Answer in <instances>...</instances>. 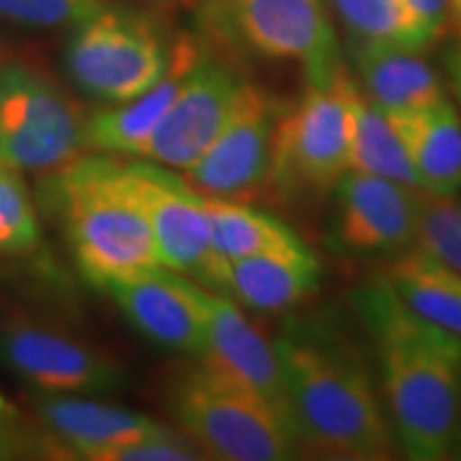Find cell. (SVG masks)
<instances>
[{
	"label": "cell",
	"mask_w": 461,
	"mask_h": 461,
	"mask_svg": "<svg viewBox=\"0 0 461 461\" xmlns=\"http://www.w3.org/2000/svg\"><path fill=\"white\" fill-rule=\"evenodd\" d=\"M299 453L339 461L395 457L397 440L363 355L327 319L286 321L276 339Z\"/></svg>",
	"instance_id": "obj_1"
},
{
	"label": "cell",
	"mask_w": 461,
	"mask_h": 461,
	"mask_svg": "<svg viewBox=\"0 0 461 461\" xmlns=\"http://www.w3.org/2000/svg\"><path fill=\"white\" fill-rule=\"evenodd\" d=\"M355 303L402 451L417 461L451 457L461 429V338L414 314L383 274L359 288Z\"/></svg>",
	"instance_id": "obj_2"
},
{
	"label": "cell",
	"mask_w": 461,
	"mask_h": 461,
	"mask_svg": "<svg viewBox=\"0 0 461 461\" xmlns=\"http://www.w3.org/2000/svg\"><path fill=\"white\" fill-rule=\"evenodd\" d=\"M39 201L60 222L77 269L92 286L163 267L129 163L113 154L86 152L45 171Z\"/></svg>",
	"instance_id": "obj_3"
},
{
	"label": "cell",
	"mask_w": 461,
	"mask_h": 461,
	"mask_svg": "<svg viewBox=\"0 0 461 461\" xmlns=\"http://www.w3.org/2000/svg\"><path fill=\"white\" fill-rule=\"evenodd\" d=\"M165 403L177 429L218 461H285L299 457L291 423L265 397L197 359L165 387Z\"/></svg>",
	"instance_id": "obj_4"
},
{
	"label": "cell",
	"mask_w": 461,
	"mask_h": 461,
	"mask_svg": "<svg viewBox=\"0 0 461 461\" xmlns=\"http://www.w3.org/2000/svg\"><path fill=\"white\" fill-rule=\"evenodd\" d=\"M201 28L218 48L295 62L305 84L327 86L346 68L327 0H205Z\"/></svg>",
	"instance_id": "obj_5"
},
{
	"label": "cell",
	"mask_w": 461,
	"mask_h": 461,
	"mask_svg": "<svg viewBox=\"0 0 461 461\" xmlns=\"http://www.w3.org/2000/svg\"><path fill=\"white\" fill-rule=\"evenodd\" d=\"M353 77L344 71L327 86L305 84L303 95L285 107L276 129L265 199L312 205L333 193L350 171Z\"/></svg>",
	"instance_id": "obj_6"
},
{
	"label": "cell",
	"mask_w": 461,
	"mask_h": 461,
	"mask_svg": "<svg viewBox=\"0 0 461 461\" xmlns=\"http://www.w3.org/2000/svg\"><path fill=\"white\" fill-rule=\"evenodd\" d=\"M173 43L176 37L157 14L107 5L73 26L65 50L67 73L84 95L118 105L163 77Z\"/></svg>",
	"instance_id": "obj_7"
},
{
	"label": "cell",
	"mask_w": 461,
	"mask_h": 461,
	"mask_svg": "<svg viewBox=\"0 0 461 461\" xmlns=\"http://www.w3.org/2000/svg\"><path fill=\"white\" fill-rule=\"evenodd\" d=\"M88 152V113L37 68H0V160L22 171H51Z\"/></svg>",
	"instance_id": "obj_8"
},
{
	"label": "cell",
	"mask_w": 461,
	"mask_h": 461,
	"mask_svg": "<svg viewBox=\"0 0 461 461\" xmlns=\"http://www.w3.org/2000/svg\"><path fill=\"white\" fill-rule=\"evenodd\" d=\"M285 105L272 92L246 79L214 141L182 180L203 199L255 203L265 199L276 129Z\"/></svg>",
	"instance_id": "obj_9"
},
{
	"label": "cell",
	"mask_w": 461,
	"mask_h": 461,
	"mask_svg": "<svg viewBox=\"0 0 461 461\" xmlns=\"http://www.w3.org/2000/svg\"><path fill=\"white\" fill-rule=\"evenodd\" d=\"M0 366L39 393L113 395L129 367L99 346L26 319L0 322Z\"/></svg>",
	"instance_id": "obj_10"
},
{
	"label": "cell",
	"mask_w": 461,
	"mask_h": 461,
	"mask_svg": "<svg viewBox=\"0 0 461 461\" xmlns=\"http://www.w3.org/2000/svg\"><path fill=\"white\" fill-rule=\"evenodd\" d=\"M244 84V73L227 58V50H214L205 41L203 54L176 103L137 158L169 169H188L214 141Z\"/></svg>",
	"instance_id": "obj_11"
},
{
	"label": "cell",
	"mask_w": 461,
	"mask_h": 461,
	"mask_svg": "<svg viewBox=\"0 0 461 461\" xmlns=\"http://www.w3.org/2000/svg\"><path fill=\"white\" fill-rule=\"evenodd\" d=\"M331 194V244L344 255L395 257L417 241L419 188L348 171Z\"/></svg>",
	"instance_id": "obj_12"
},
{
	"label": "cell",
	"mask_w": 461,
	"mask_h": 461,
	"mask_svg": "<svg viewBox=\"0 0 461 461\" xmlns=\"http://www.w3.org/2000/svg\"><path fill=\"white\" fill-rule=\"evenodd\" d=\"M105 291L129 325L167 353L199 359L205 348L203 286L167 267L107 282Z\"/></svg>",
	"instance_id": "obj_13"
},
{
	"label": "cell",
	"mask_w": 461,
	"mask_h": 461,
	"mask_svg": "<svg viewBox=\"0 0 461 461\" xmlns=\"http://www.w3.org/2000/svg\"><path fill=\"white\" fill-rule=\"evenodd\" d=\"M129 171L152 227L160 265L203 286L212 265L203 201L182 176H173L163 165L132 160Z\"/></svg>",
	"instance_id": "obj_14"
},
{
	"label": "cell",
	"mask_w": 461,
	"mask_h": 461,
	"mask_svg": "<svg viewBox=\"0 0 461 461\" xmlns=\"http://www.w3.org/2000/svg\"><path fill=\"white\" fill-rule=\"evenodd\" d=\"M322 265L314 250L297 244L241 258H212L205 288L258 314H282L321 288Z\"/></svg>",
	"instance_id": "obj_15"
},
{
	"label": "cell",
	"mask_w": 461,
	"mask_h": 461,
	"mask_svg": "<svg viewBox=\"0 0 461 461\" xmlns=\"http://www.w3.org/2000/svg\"><path fill=\"white\" fill-rule=\"evenodd\" d=\"M28 400L32 414L60 447L65 461H99L107 448L169 429L148 414L92 400L90 395L32 391Z\"/></svg>",
	"instance_id": "obj_16"
},
{
	"label": "cell",
	"mask_w": 461,
	"mask_h": 461,
	"mask_svg": "<svg viewBox=\"0 0 461 461\" xmlns=\"http://www.w3.org/2000/svg\"><path fill=\"white\" fill-rule=\"evenodd\" d=\"M203 312L205 348L199 359L240 380L288 419L285 380L276 344L265 338L255 321L244 314L240 303L205 286Z\"/></svg>",
	"instance_id": "obj_17"
},
{
	"label": "cell",
	"mask_w": 461,
	"mask_h": 461,
	"mask_svg": "<svg viewBox=\"0 0 461 461\" xmlns=\"http://www.w3.org/2000/svg\"><path fill=\"white\" fill-rule=\"evenodd\" d=\"M203 50V39L177 34L169 68L152 88L135 99L88 115V149L113 157H140L146 141L176 103Z\"/></svg>",
	"instance_id": "obj_18"
},
{
	"label": "cell",
	"mask_w": 461,
	"mask_h": 461,
	"mask_svg": "<svg viewBox=\"0 0 461 461\" xmlns=\"http://www.w3.org/2000/svg\"><path fill=\"white\" fill-rule=\"evenodd\" d=\"M411 158L417 186L436 197L461 193V118L448 99L389 115Z\"/></svg>",
	"instance_id": "obj_19"
},
{
	"label": "cell",
	"mask_w": 461,
	"mask_h": 461,
	"mask_svg": "<svg viewBox=\"0 0 461 461\" xmlns=\"http://www.w3.org/2000/svg\"><path fill=\"white\" fill-rule=\"evenodd\" d=\"M361 90L387 115L417 112L447 99L423 51L402 45H350Z\"/></svg>",
	"instance_id": "obj_20"
},
{
	"label": "cell",
	"mask_w": 461,
	"mask_h": 461,
	"mask_svg": "<svg viewBox=\"0 0 461 461\" xmlns=\"http://www.w3.org/2000/svg\"><path fill=\"white\" fill-rule=\"evenodd\" d=\"M383 278L414 314L461 338V274L420 246L406 248Z\"/></svg>",
	"instance_id": "obj_21"
},
{
	"label": "cell",
	"mask_w": 461,
	"mask_h": 461,
	"mask_svg": "<svg viewBox=\"0 0 461 461\" xmlns=\"http://www.w3.org/2000/svg\"><path fill=\"white\" fill-rule=\"evenodd\" d=\"M350 105V171L419 188L411 158L389 115L353 79Z\"/></svg>",
	"instance_id": "obj_22"
},
{
	"label": "cell",
	"mask_w": 461,
	"mask_h": 461,
	"mask_svg": "<svg viewBox=\"0 0 461 461\" xmlns=\"http://www.w3.org/2000/svg\"><path fill=\"white\" fill-rule=\"evenodd\" d=\"M212 258H241L302 244L295 229L278 216L241 201L203 199Z\"/></svg>",
	"instance_id": "obj_23"
},
{
	"label": "cell",
	"mask_w": 461,
	"mask_h": 461,
	"mask_svg": "<svg viewBox=\"0 0 461 461\" xmlns=\"http://www.w3.org/2000/svg\"><path fill=\"white\" fill-rule=\"evenodd\" d=\"M350 45H402L411 50L402 0H327Z\"/></svg>",
	"instance_id": "obj_24"
},
{
	"label": "cell",
	"mask_w": 461,
	"mask_h": 461,
	"mask_svg": "<svg viewBox=\"0 0 461 461\" xmlns=\"http://www.w3.org/2000/svg\"><path fill=\"white\" fill-rule=\"evenodd\" d=\"M43 229L22 169L0 160V257L31 252Z\"/></svg>",
	"instance_id": "obj_25"
},
{
	"label": "cell",
	"mask_w": 461,
	"mask_h": 461,
	"mask_svg": "<svg viewBox=\"0 0 461 461\" xmlns=\"http://www.w3.org/2000/svg\"><path fill=\"white\" fill-rule=\"evenodd\" d=\"M0 461H65L32 411L0 395Z\"/></svg>",
	"instance_id": "obj_26"
},
{
	"label": "cell",
	"mask_w": 461,
	"mask_h": 461,
	"mask_svg": "<svg viewBox=\"0 0 461 461\" xmlns=\"http://www.w3.org/2000/svg\"><path fill=\"white\" fill-rule=\"evenodd\" d=\"M417 246L461 274V205L420 190Z\"/></svg>",
	"instance_id": "obj_27"
},
{
	"label": "cell",
	"mask_w": 461,
	"mask_h": 461,
	"mask_svg": "<svg viewBox=\"0 0 461 461\" xmlns=\"http://www.w3.org/2000/svg\"><path fill=\"white\" fill-rule=\"evenodd\" d=\"M107 5V0H0V22L24 28H73Z\"/></svg>",
	"instance_id": "obj_28"
},
{
	"label": "cell",
	"mask_w": 461,
	"mask_h": 461,
	"mask_svg": "<svg viewBox=\"0 0 461 461\" xmlns=\"http://www.w3.org/2000/svg\"><path fill=\"white\" fill-rule=\"evenodd\" d=\"M205 459L180 429H165L160 434L124 442L101 453L99 461H199Z\"/></svg>",
	"instance_id": "obj_29"
},
{
	"label": "cell",
	"mask_w": 461,
	"mask_h": 461,
	"mask_svg": "<svg viewBox=\"0 0 461 461\" xmlns=\"http://www.w3.org/2000/svg\"><path fill=\"white\" fill-rule=\"evenodd\" d=\"M408 17L411 50L428 51L448 28V0H402Z\"/></svg>",
	"instance_id": "obj_30"
},
{
	"label": "cell",
	"mask_w": 461,
	"mask_h": 461,
	"mask_svg": "<svg viewBox=\"0 0 461 461\" xmlns=\"http://www.w3.org/2000/svg\"><path fill=\"white\" fill-rule=\"evenodd\" d=\"M447 68H448V77H451L453 92L461 105V43H455L451 51H448Z\"/></svg>",
	"instance_id": "obj_31"
},
{
	"label": "cell",
	"mask_w": 461,
	"mask_h": 461,
	"mask_svg": "<svg viewBox=\"0 0 461 461\" xmlns=\"http://www.w3.org/2000/svg\"><path fill=\"white\" fill-rule=\"evenodd\" d=\"M455 43H461V0H448V28Z\"/></svg>",
	"instance_id": "obj_32"
},
{
	"label": "cell",
	"mask_w": 461,
	"mask_h": 461,
	"mask_svg": "<svg viewBox=\"0 0 461 461\" xmlns=\"http://www.w3.org/2000/svg\"><path fill=\"white\" fill-rule=\"evenodd\" d=\"M132 3L146 5V7L152 9H182V7H193L197 0H132Z\"/></svg>",
	"instance_id": "obj_33"
},
{
	"label": "cell",
	"mask_w": 461,
	"mask_h": 461,
	"mask_svg": "<svg viewBox=\"0 0 461 461\" xmlns=\"http://www.w3.org/2000/svg\"><path fill=\"white\" fill-rule=\"evenodd\" d=\"M7 51H5V48H3V45H0V68H3L5 65H7Z\"/></svg>",
	"instance_id": "obj_34"
},
{
	"label": "cell",
	"mask_w": 461,
	"mask_h": 461,
	"mask_svg": "<svg viewBox=\"0 0 461 461\" xmlns=\"http://www.w3.org/2000/svg\"><path fill=\"white\" fill-rule=\"evenodd\" d=\"M461 448V429H459V438H457V447H455V453H457Z\"/></svg>",
	"instance_id": "obj_35"
}]
</instances>
